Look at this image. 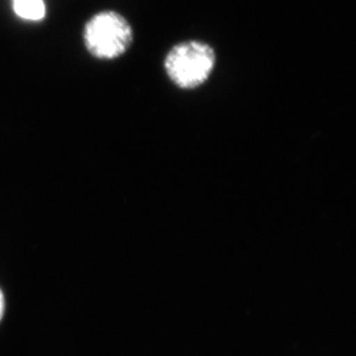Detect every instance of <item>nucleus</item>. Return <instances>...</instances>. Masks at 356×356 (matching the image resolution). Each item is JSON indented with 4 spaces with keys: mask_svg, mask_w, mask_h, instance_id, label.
Segmentation results:
<instances>
[{
    "mask_svg": "<svg viewBox=\"0 0 356 356\" xmlns=\"http://www.w3.org/2000/svg\"><path fill=\"white\" fill-rule=\"evenodd\" d=\"M133 38L131 24L115 10H102L84 26V47L92 57L101 60H113L126 54Z\"/></svg>",
    "mask_w": 356,
    "mask_h": 356,
    "instance_id": "nucleus-2",
    "label": "nucleus"
},
{
    "mask_svg": "<svg viewBox=\"0 0 356 356\" xmlns=\"http://www.w3.org/2000/svg\"><path fill=\"white\" fill-rule=\"evenodd\" d=\"M3 313H5V298H3V292L0 289V321L3 318Z\"/></svg>",
    "mask_w": 356,
    "mask_h": 356,
    "instance_id": "nucleus-4",
    "label": "nucleus"
},
{
    "mask_svg": "<svg viewBox=\"0 0 356 356\" xmlns=\"http://www.w3.org/2000/svg\"><path fill=\"white\" fill-rule=\"evenodd\" d=\"M12 1H26V0H12Z\"/></svg>",
    "mask_w": 356,
    "mask_h": 356,
    "instance_id": "nucleus-5",
    "label": "nucleus"
},
{
    "mask_svg": "<svg viewBox=\"0 0 356 356\" xmlns=\"http://www.w3.org/2000/svg\"><path fill=\"white\" fill-rule=\"evenodd\" d=\"M14 13L27 21L43 20L47 14V6L44 0H26L13 1Z\"/></svg>",
    "mask_w": 356,
    "mask_h": 356,
    "instance_id": "nucleus-3",
    "label": "nucleus"
},
{
    "mask_svg": "<svg viewBox=\"0 0 356 356\" xmlns=\"http://www.w3.org/2000/svg\"><path fill=\"white\" fill-rule=\"evenodd\" d=\"M216 52L202 40L175 44L164 59V70L172 83L184 90L201 87L215 70Z\"/></svg>",
    "mask_w": 356,
    "mask_h": 356,
    "instance_id": "nucleus-1",
    "label": "nucleus"
}]
</instances>
